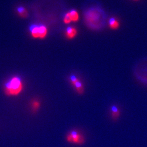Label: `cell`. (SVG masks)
Returning <instances> with one entry per match:
<instances>
[{
    "label": "cell",
    "mask_w": 147,
    "mask_h": 147,
    "mask_svg": "<svg viewBox=\"0 0 147 147\" xmlns=\"http://www.w3.org/2000/svg\"><path fill=\"white\" fill-rule=\"evenodd\" d=\"M70 82L79 94L82 95L84 93V86L78 78L75 75L71 76L70 78Z\"/></svg>",
    "instance_id": "4"
},
{
    "label": "cell",
    "mask_w": 147,
    "mask_h": 147,
    "mask_svg": "<svg viewBox=\"0 0 147 147\" xmlns=\"http://www.w3.org/2000/svg\"><path fill=\"white\" fill-rule=\"evenodd\" d=\"M18 13L22 16V17H24V18H25L26 17V16H27V11L23 7H19L18 8Z\"/></svg>",
    "instance_id": "12"
},
{
    "label": "cell",
    "mask_w": 147,
    "mask_h": 147,
    "mask_svg": "<svg viewBox=\"0 0 147 147\" xmlns=\"http://www.w3.org/2000/svg\"><path fill=\"white\" fill-rule=\"evenodd\" d=\"M110 115L112 118L113 119H117L121 116V111L117 106H112L111 109Z\"/></svg>",
    "instance_id": "5"
},
{
    "label": "cell",
    "mask_w": 147,
    "mask_h": 147,
    "mask_svg": "<svg viewBox=\"0 0 147 147\" xmlns=\"http://www.w3.org/2000/svg\"><path fill=\"white\" fill-rule=\"evenodd\" d=\"M66 140L70 143L77 145H82L85 142L84 136L75 130H73L69 132L66 136Z\"/></svg>",
    "instance_id": "3"
},
{
    "label": "cell",
    "mask_w": 147,
    "mask_h": 147,
    "mask_svg": "<svg viewBox=\"0 0 147 147\" xmlns=\"http://www.w3.org/2000/svg\"><path fill=\"white\" fill-rule=\"evenodd\" d=\"M63 21L64 22V23L66 24H68L70 23V22L71 21L70 18V16H69L68 13H67V14L65 15V16H64Z\"/></svg>",
    "instance_id": "13"
},
{
    "label": "cell",
    "mask_w": 147,
    "mask_h": 147,
    "mask_svg": "<svg viewBox=\"0 0 147 147\" xmlns=\"http://www.w3.org/2000/svg\"><path fill=\"white\" fill-rule=\"evenodd\" d=\"M109 26L112 30H117L120 26L119 21L115 18H111L109 21Z\"/></svg>",
    "instance_id": "8"
},
{
    "label": "cell",
    "mask_w": 147,
    "mask_h": 147,
    "mask_svg": "<svg viewBox=\"0 0 147 147\" xmlns=\"http://www.w3.org/2000/svg\"><path fill=\"white\" fill-rule=\"evenodd\" d=\"M105 12L99 8L90 9L86 13V20L90 27L94 30H99L105 26L106 24Z\"/></svg>",
    "instance_id": "1"
},
{
    "label": "cell",
    "mask_w": 147,
    "mask_h": 147,
    "mask_svg": "<svg viewBox=\"0 0 147 147\" xmlns=\"http://www.w3.org/2000/svg\"><path fill=\"white\" fill-rule=\"evenodd\" d=\"M135 1H137V0H135Z\"/></svg>",
    "instance_id": "14"
},
{
    "label": "cell",
    "mask_w": 147,
    "mask_h": 147,
    "mask_svg": "<svg viewBox=\"0 0 147 147\" xmlns=\"http://www.w3.org/2000/svg\"><path fill=\"white\" fill-rule=\"evenodd\" d=\"M24 89V84L21 79L18 76H13L5 84V94L8 96H16L21 94Z\"/></svg>",
    "instance_id": "2"
},
{
    "label": "cell",
    "mask_w": 147,
    "mask_h": 147,
    "mask_svg": "<svg viewBox=\"0 0 147 147\" xmlns=\"http://www.w3.org/2000/svg\"><path fill=\"white\" fill-rule=\"evenodd\" d=\"M66 36L68 39H73L77 34V30L75 28L69 27L66 31Z\"/></svg>",
    "instance_id": "6"
},
{
    "label": "cell",
    "mask_w": 147,
    "mask_h": 147,
    "mask_svg": "<svg viewBox=\"0 0 147 147\" xmlns=\"http://www.w3.org/2000/svg\"><path fill=\"white\" fill-rule=\"evenodd\" d=\"M38 28H39V38L40 39L44 38L47 35V28L44 25L38 26Z\"/></svg>",
    "instance_id": "9"
},
{
    "label": "cell",
    "mask_w": 147,
    "mask_h": 147,
    "mask_svg": "<svg viewBox=\"0 0 147 147\" xmlns=\"http://www.w3.org/2000/svg\"><path fill=\"white\" fill-rule=\"evenodd\" d=\"M68 14L71 21L76 22L79 20V13L77 11L75 10H71L68 12Z\"/></svg>",
    "instance_id": "10"
},
{
    "label": "cell",
    "mask_w": 147,
    "mask_h": 147,
    "mask_svg": "<svg viewBox=\"0 0 147 147\" xmlns=\"http://www.w3.org/2000/svg\"><path fill=\"white\" fill-rule=\"evenodd\" d=\"M31 108L33 112H36L39 110L41 106V103L38 99H33L31 102Z\"/></svg>",
    "instance_id": "7"
},
{
    "label": "cell",
    "mask_w": 147,
    "mask_h": 147,
    "mask_svg": "<svg viewBox=\"0 0 147 147\" xmlns=\"http://www.w3.org/2000/svg\"><path fill=\"white\" fill-rule=\"evenodd\" d=\"M32 36L34 38H39V28L38 26H33L30 28Z\"/></svg>",
    "instance_id": "11"
}]
</instances>
